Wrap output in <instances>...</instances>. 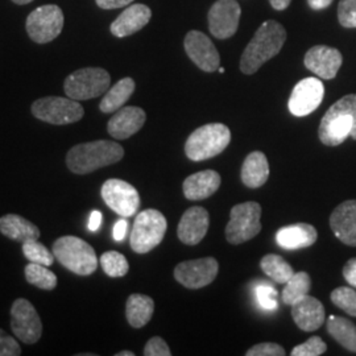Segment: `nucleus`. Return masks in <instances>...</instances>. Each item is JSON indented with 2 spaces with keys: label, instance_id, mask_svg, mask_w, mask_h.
Here are the masks:
<instances>
[{
  "label": "nucleus",
  "instance_id": "a211bd4d",
  "mask_svg": "<svg viewBox=\"0 0 356 356\" xmlns=\"http://www.w3.org/2000/svg\"><path fill=\"white\" fill-rule=\"evenodd\" d=\"M210 226L209 211L201 206L188 209L178 223V239L186 245H197L202 242Z\"/></svg>",
  "mask_w": 356,
  "mask_h": 356
},
{
  "label": "nucleus",
  "instance_id": "f3484780",
  "mask_svg": "<svg viewBox=\"0 0 356 356\" xmlns=\"http://www.w3.org/2000/svg\"><path fill=\"white\" fill-rule=\"evenodd\" d=\"M305 66L316 76L322 79H332L335 78L342 63V53L326 45H316L312 49L306 51Z\"/></svg>",
  "mask_w": 356,
  "mask_h": 356
},
{
  "label": "nucleus",
  "instance_id": "09e8293b",
  "mask_svg": "<svg viewBox=\"0 0 356 356\" xmlns=\"http://www.w3.org/2000/svg\"><path fill=\"white\" fill-rule=\"evenodd\" d=\"M15 4H19V6H26V4H29V3H32L33 0H13Z\"/></svg>",
  "mask_w": 356,
  "mask_h": 356
},
{
  "label": "nucleus",
  "instance_id": "cd10ccee",
  "mask_svg": "<svg viewBox=\"0 0 356 356\" xmlns=\"http://www.w3.org/2000/svg\"><path fill=\"white\" fill-rule=\"evenodd\" d=\"M135 89H136V83L132 78L126 76V78L120 79L119 82L115 83L111 89L106 91L101 104H99L101 111L104 114L116 113L119 108H122L128 102V99L131 98Z\"/></svg>",
  "mask_w": 356,
  "mask_h": 356
},
{
  "label": "nucleus",
  "instance_id": "20e7f679",
  "mask_svg": "<svg viewBox=\"0 0 356 356\" xmlns=\"http://www.w3.org/2000/svg\"><path fill=\"white\" fill-rule=\"evenodd\" d=\"M231 141V131L223 123H209L197 128L185 143L186 157L204 161L223 152Z\"/></svg>",
  "mask_w": 356,
  "mask_h": 356
},
{
  "label": "nucleus",
  "instance_id": "f257e3e1",
  "mask_svg": "<svg viewBox=\"0 0 356 356\" xmlns=\"http://www.w3.org/2000/svg\"><path fill=\"white\" fill-rule=\"evenodd\" d=\"M286 41V31L280 23L267 20L254 32L241 58L243 74H254L263 65L280 53Z\"/></svg>",
  "mask_w": 356,
  "mask_h": 356
},
{
  "label": "nucleus",
  "instance_id": "ea45409f",
  "mask_svg": "<svg viewBox=\"0 0 356 356\" xmlns=\"http://www.w3.org/2000/svg\"><path fill=\"white\" fill-rule=\"evenodd\" d=\"M22 355V348L17 341L0 329V356Z\"/></svg>",
  "mask_w": 356,
  "mask_h": 356
},
{
  "label": "nucleus",
  "instance_id": "39448f33",
  "mask_svg": "<svg viewBox=\"0 0 356 356\" xmlns=\"http://www.w3.org/2000/svg\"><path fill=\"white\" fill-rule=\"evenodd\" d=\"M54 257L63 267L79 276H89L98 268V259L89 243L76 236H63L53 244Z\"/></svg>",
  "mask_w": 356,
  "mask_h": 356
},
{
  "label": "nucleus",
  "instance_id": "37998d69",
  "mask_svg": "<svg viewBox=\"0 0 356 356\" xmlns=\"http://www.w3.org/2000/svg\"><path fill=\"white\" fill-rule=\"evenodd\" d=\"M134 0H95L97 6L102 10H116L127 7Z\"/></svg>",
  "mask_w": 356,
  "mask_h": 356
},
{
  "label": "nucleus",
  "instance_id": "e433bc0d",
  "mask_svg": "<svg viewBox=\"0 0 356 356\" xmlns=\"http://www.w3.org/2000/svg\"><path fill=\"white\" fill-rule=\"evenodd\" d=\"M338 20L344 28H356V0H341Z\"/></svg>",
  "mask_w": 356,
  "mask_h": 356
},
{
  "label": "nucleus",
  "instance_id": "a878e982",
  "mask_svg": "<svg viewBox=\"0 0 356 356\" xmlns=\"http://www.w3.org/2000/svg\"><path fill=\"white\" fill-rule=\"evenodd\" d=\"M269 177V165L267 156L254 151L250 153L242 166V181L247 188L257 189L263 186Z\"/></svg>",
  "mask_w": 356,
  "mask_h": 356
},
{
  "label": "nucleus",
  "instance_id": "9d476101",
  "mask_svg": "<svg viewBox=\"0 0 356 356\" xmlns=\"http://www.w3.org/2000/svg\"><path fill=\"white\" fill-rule=\"evenodd\" d=\"M64 22V13L58 6L45 4L28 15L26 33L36 44H48L61 35Z\"/></svg>",
  "mask_w": 356,
  "mask_h": 356
},
{
  "label": "nucleus",
  "instance_id": "393cba45",
  "mask_svg": "<svg viewBox=\"0 0 356 356\" xmlns=\"http://www.w3.org/2000/svg\"><path fill=\"white\" fill-rule=\"evenodd\" d=\"M0 232L15 242L26 243L38 241L40 229L36 225L23 216L7 214L0 218Z\"/></svg>",
  "mask_w": 356,
  "mask_h": 356
},
{
  "label": "nucleus",
  "instance_id": "8fccbe9b",
  "mask_svg": "<svg viewBox=\"0 0 356 356\" xmlns=\"http://www.w3.org/2000/svg\"><path fill=\"white\" fill-rule=\"evenodd\" d=\"M116 356H135V354L132 351H120L116 354Z\"/></svg>",
  "mask_w": 356,
  "mask_h": 356
},
{
  "label": "nucleus",
  "instance_id": "9b49d317",
  "mask_svg": "<svg viewBox=\"0 0 356 356\" xmlns=\"http://www.w3.org/2000/svg\"><path fill=\"white\" fill-rule=\"evenodd\" d=\"M103 201L118 216H135L140 207V195L138 191L126 181L111 178L102 185Z\"/></svg>",
  "mask_w": 356,
  "mask_h": 356
},
{
  "label": "nucleus",
  "instance_id": "c85d7f7f",
  "mask_svg": "<svg viewBox=\"0 0 356 356\" xmlns=\"http://www.w3.org/2000/svg\"><path fill=\"white\" fill-rule=\"evenodd\" d=\"M327 331L347 351L356 354V325L344 317L331 316L327 319Z\"/></svg>",
  "mask_w": 356,
  "mask_h": 356
},
{
  "label": "nucleus",
  "instance_id": "c9c22d12",
  "mask_svg": "<svg viewBox=\"0 0 356 356\" xmlns=\"http://www.w3.org/2000/svg\"><path fill=\"white\" fill-rule=\"evenodd\" d=\"M327 350V344L325 343L319 337H312L305 343L296 346L291 353L292 356H319L323 355Z\"/></svg>",
  "mask_w": 356,
  "mask_h": 356
},
{
  "label": "nucleus",
  "instance_id": "2f4dec72",
  "mask_svg": "<svg viewBox=\"0 0 356 356\" xmlns=\"http://www.w3.org/2000/svg\"><path fill=\"white\" fill-rule=\"evenodd\" d=\"M24 273H26V281L40 289L53 291L57 286V276L51 272V269H48L42 264L29 261V264L24 269Z\"/></svg>",
  "mask_w": 356,
  "mask_h": 356
},
{
  "label": "nucleus",
  "instance_id": "4468645a",
  "mask_svg": "<svg viewBox=\"0 0 356 356\" xmlns=\"http://www.w3.org/2000/svg\"><path fill=\"white\" fill-rule=\"evenodd\" d=\"M241 15L242 8L236 0H216L207 15L211 35L219 40L232 38L238 31Z\"/></svg>",
  "mask_w": 356,
  "mask_h": 356
},
{
  "label": "nucleus",
  "instance_id": "bb28decb",
  "mask_svg": "<svg viewBox=\"0 0 356 356\" xmlns=\"http://www.w3.org/2000/svg\"><path fill=\"white\" fill-rule=\"evenodd\" d=\"M153 312H154V302L149 296L135 293L128 297L126 317H127L128 323L132 327L135 329L144 327L152 318Z\"/></svg>",
  "mask_w": 356,
  "mask_h": 356
},
{
  "label": "nucleus",
  "instance_id": "0eeeda50",
  "mask_svg": "<svg viewBox=\"0 0 356 356\" xmlns=\"http://www.w3.org/2000/svg\"><path fill=\"white\" fill-rule=\"evenodd\" d=\"M111 76L102 67H83L66 76L65 94L74 101H89L98 98L108 90Z\"/></svg>",
  "mask_w": 356,
  "mask_h": 356
},
{
  "label": "nucleus",
  "instance_id": "4be33fe9",
  "mask_svg": "<svg viewBox=\"0 0 356 356\" xmlns=\"http://www.w3.org/2000/svg\"><path fill=\"white\" fill-rule=\"evenodd\" d=\"M292 317L301 330L316 331L325 323L326 313L322 302L307 294L293 304Z\"/></svg>",
  "mask_w": 356,
  "mask_h": 356
},
{
  "label": "nucleus",
  "instance_id": "7c9ffc66",
  "mask_svg": "<svg viewBox=\"0 0 356 356\" xmlns=\"http://www.w3.org/2000/svg\"><path fill=\"white\" fill-rule=\"evenodd\" d=\"M312 280L309 273L297 272L289 280L286 281L285 288L282 291V301L286 305L292 306L294 302L300 301L310 292Z\"/></svg>",
  "mask_w": 356,
  "mask_h": 356
},
{
  "label": "nucleus",
  "instance_id": "423d86ee",
  "mask_svg": "<svg viewBox=\"0 0 356 356\" xmlns=\"http://www.w3.org/2000/svg\"><path fill=\"white\" fill-rule=\"evenodd\" d=\"M168 223L159 210L147 209L136 216L131 231V248L136 254H148L163 242Z\"/></svg>",
  "mask_w": 356,
  "mask_h": 356
},
{
  "label": "nucleus",
  "instance_id": "a18cd8bd",
  "mask_svg": "<svg viewBox=\"0 0 356 356\" xmlns=\"http://www.w3.org/2000/svg\"><path fill=\"white\" fill-rule=\"evenodd\" d=\"M101 223H102V214H101V211H98V210L92 211L91 216H90L89 226H88L90 231H92V232L98 231V229L101 227Z\"/></svg>",
  "mask_w": 356,
  "mask_h": 356
},
{
  "label": "nucleus",
  "instance_id": "f8f14e48",
  "mask_svg": "<svg viewBox=\"0 0 356 356\" xmlns=\"http://www.w3.org/2000/svg\"><path fill=\"white\" fill-rule=\"evenodd\" d=\"M11 329L23 343L35 344L42 335L38 310L26 298H17L11 307Z\"/></svg>",
  "mask_w": 356,
  "mask_h": 356
},
{
  "label": "nucleus",
  "instance_id": "f03ea898",
  "mask_svg": "<svg viewBox=\"0 0 356 356\" xmlns=\"http://www.w3.org/2000/svg\"><path fill=\"white\" fill-rule=\"evenodd\" d=\"M123 156V147L115 141H91L74 145L66 154V165L74 175H89L119 163Z\"/></svg>",
  "mask_w": 356,
  "mask_h": 356
},
{
  "label": "nucleus",
  "instance_id": "a19ab883",
  "mask_svg": "<svg viewBox=\"0 0 356 356\" xmlns=\"http://www.w3.org/2000/svg\"><path fill=\"white\" fill-rule=\"evenodd\" d=\"M144 355L145 356H170V348L166 344L165 341L160 337L151 338L145 347H144Z\"/></svg>",
  "mask_w": 356,
  "mask_h": 356
},
{
  "label": "nucleus",
  "instance_id": "c756f323",
  "mask_svg": "<svg viewBox=\"0 0 356 356\" xmlns=\"http://www.w3.org/2000/svg\"><path fill=\"white\" fill-rule=\"evenodd\" d=\"M260 267L268 277L276 281L277 284H286V281L294 275L291 264L286 263V260L279 254H266L260 261Z\"/></svg>",
  "mask_w": 356,
  "mask_h": 356
},
{
  "label": "nucleus",
  "instance_id": "f704fd0d",
  "mask_svg": "<svg viewBox=\"0 0 356 356\" xmlns=\"http://www.w3.org/2000/svg\"><path fill=\"white\" fill-rule=\"evenodd\" d=\"M332 304L342 309L351 317H356V292L355 289L348 286H339L331 292Z\"/></svg>",
  "mask_w": 356,
  "mask_h": 356
},
{
  "label": "nucleus",
  "instance_id": "49530a36",
  "mask_svg": "<svg viewBox=\"0 0 356 356\" xmlns=\"http://www.w3.org/2000/svg\"><path fill=\"white\" fill-rule=\"evenodd\" d=\"M332 3V0H307V4L312 10L319 11V10H325Z\"/></svg>",
  "mask_w": 356,
  "mask_h": 356
},
{
  "label": "nucleus",
  "instance_id": "6e6552de",
  "mask_svg": "<svg viewBox=\"0 0 356 356\" xmlns=\"http://www.w3.org/2000/svg\"><path fill=\"white\" fill-rule=\"evenodd\" d=\"M32 114L38 120L54 124V126H66L79 122L85 110L81 103L72 98L63 97H45L33 102Z\"/></svg>",
  "mask_w": 356,
  "mask_h": 356
},
{
  "label": "nucleus",
  "instance_id": "4c0bfd02",
  "mask_svg": "<svg viewBox=\"0 0 356 356\" xmlns=\"http://www.w3.org/2000/svg\"><path fill=\"white\" fill-rule=\"evenodd\" d=\"M256 297L259 304L266 310L277 309V291L270 285H260L256 289Z\"/></svg>",
  "mask_w": 356,
  "mask_h": 356
},
{
  "label": "nucleus",
  "instance_id": "6ab92c4d",
  "mask_svg": "<svg viewBox=\"0 0 356 356\" xmlns=\"http://www.w3.org/2000/svg\"><path fill=\"white\" fill-rule=\"evenodd\" d=\"M145 120L147 114L140 107H122L108 120L107 131L116 140H126L140 131Z\"/></svg>",
  "mask_w": 356,
  "mask_h": 356
},
{
  "label": "nucleus",
  "instance_id": "ddd939ff",
  "mask_svg": "<svg viewBox=\"0 0 356 356\" xmlns=\"http://www.w3.org/2000/svg\"><path fill=\"white\" fill-rule=\"evenodd\" d=\"M219 264L214 257H204L179 263L175 268V279L188 289H201L216 280Z\"/></svg>",
  "mask_w": 356,
  "mask_h": 356
},
{
  "label": "nucleus",
  "instance_id": "72a5a7b5",
  "mask_svg": "<svg viewBox=\"0 0 356 356\" xmlns=\"http://www.w3.org/2000/svg\"><path fill=\"white\" fill-rule=\"evenodd\" d=\"M23 254L31 263H38L45 267H51L54 261V254L38 241L23 243Z\"/></svg>",
  "mask_w": 356,
  "mask_h": 356
},
{
  "label": "nucleus",
  "instance_id": "c03bdc74",
  "mask_svg": "<svg viewBox=\"0 0 356 356\" xmlns=\"http://www.w3.org/2000/svg\"><path fill=\"white\" fill-rule=\"evenodd\" d=\"M128 222L126 219H119L114 226V239L116 242H122L127 234Z\"/></svg>",
  "mask_w": 356,
  "mask_h": 356
},
{
  "label": "nucleus",
  "instance_id": "412c9836",
  "mask_svg": "<svg viewBox=\"0 0 356 356\" xmlns=\"http://www.w3.org/2000/svg\"><path fill=\"white\" fill-rule=\"evenodd\" d=\"M152 11L145 4H132L111 23L110 31L115 38H127L141 31L151 22Z\"/></svg>",
  "mask_w": 356,
  "mask_h": 356
},
{
  "label": "nucleus",
  "instance_id": "aec40b11",
  "mask_svg": "<svg viewBox=\"0 0 356 356\" xmlns=\"http://www.w3.org/2000/svg\"><path fill=\"white\" fill-rule=\"evenodd\" d=\"M330 227L341 242L356 247V200L337 206L330 216Z\"/></svg>",
  "mask_w": 356,
  "mask_h": 356
},
{
  "label": "nucleus",
  "instance_id": "1a4fd4ad",
  "mask_svg": "<svg viewBox=\"0 0 356 356\" xmlns=\"http://www.w3.org/2000/svg\"><path fill=\"white\" fill-rule=\"evenodd\" d=\"M261 206L257 202H244L231 209L226 227L227 242L238 245L254 239L261 231Z\"/></svg>",
  "mask_w": 356,
  "mask_h": 356
},
{
  "label": "nucleus",
  "instance_id": "5701e85b",
  "mask_svg": "<svg viewBox=\"0 0 356 356\" xmlns=\"http://www.w3.org/2000/svg\"><path fill=\"white\" fill-rule=\"evenodd\" d=\"M220 182V175L216 170H202L186 178L182 184V191L188 200L202 201L219 189Z\"/></svg>",
  "mask_w": 356,
  "mask_h": 356
},
{
  "label": "nucleus",
  "instance_id": "dca6fc26",
  "mask_svg": "<svg viewBox=\"0 0 356 356\" xmlns=\"http://www.w3.org/2000/svg\"><path fill=\"white\" fill-rule=\"evenodd\" d=\"M184 48L194 64L206 73L219 69L220 56L213 41L200 31H191L184 40Z\"/></svg>",
  "mask_w": 356,
  "mask_h": 356
},
{
  "label": "nucleus",
  "instance_id": "2eb2a0df",
  "mask_svg": "<svg viewBox=\"0 0 356 356\" xmlns=\"http://www.w3.org/2000/svg\"><path fill=\"white\" fill-rule=\"evenodd\" d=\"M325 86L318 78L310 76L300 81L293 89L288 107L294 116H306L314 113L323 101Z\"/></svg>",
  "mask_w": 356,
  "mask_h": 356
},
{
  "label": "nucleus",
  "instance_id": "7ed1b4c3",
  "mask_svg": "<svg viewBox=\"0 0 356 356\" xmlns=\"http://www.w3.org/2000/svg\"><path fill=\"white\" fill-rule=\"evenodd\" d=\"M318 136L327 147H338L350 136L356 140V94L344 95L331 106L321 120Z\"/></svg>",
  "mask_w": 356,
  "mask_h": 356
},
{
  "label": "nucleus",
  "instance_id": "b1692460",
  "mask_svg": "<svg viewBox=\"0 0 356 356\" xmlns=\"http://www.w3.org/2000/svg\"><path fill=\"white\" fill-rule=\"evenodd\" d=\"M318 232L314 226L307 223H296L282 227L276 232V242L284 250L307 248L317 242Z\"/></svg>",
  "mask_w": 356,
  "mask_h": 356
},
{
  "label": "nucleus",
  "instance_id": "473e14b6",
  "mask_svg": "<svg viewBox=\"0 0 356 356\" xmlns=\"http://www.w3.org/2000/svg\"><path fill=\"white\" fill-rule=\"evenodd\" d=\"M101 266L103 272L108 277H123L129 270V264L124 254L116 251H107L101 256Z\"/></svg>",
  "mask_w": 356,
  "mask_h": 356
},
{
  "label": "nucleus",
  "instance_id": "58836bf2",
  "mask_svg": "<svg viewBox=\"0 0 356 356\" xmlns=\"http://www.w3.org/2000/svg\"><path fill=\"white\" fill-rule=\"evenodd\" d=\"M247 356H284L285 348L277 343H260L251 347L247 353Z\"/></svg>",
  "mask_w": 356,
  "mask_h": 356
},
{
  "label": "nucleus",
  "instance_id": "de8ad7c7",
  "mask_svg": "<svg viewBox=\"0 0 356 356\" xmlns=\"http://www.w3.org/2000/svg\"><path fill=\"white\" fill-rule=\"evenodd\" d=\"M269 3L276 11H284L291 6L292 0H269Z\"/></svg>",
  "mask_w": 356,
  "mask_h": 356
},
{
  "label": "nucleus",
  "instance_id": "3c124183",
  "mask_svg": "<svg viewBox=\"0 0 356 356\" xmlns=\"http://www.w3.org/2000/svg\"><path fill=\"white\" fill-rule=\"evenodd\" d=\"M218 70H219V73H225V69H223V67H219Z\"/></svg>",
  "mask_w": 356,
  "mask_h": 356
},
{
  "label": "nucleus",
  "instance_id": "79ce46f5",
  "mask_svg": "<svg viewBox=\"0 0 356 356\" xmlns=\"http://www.w3.org/2000/svg\"><path fill=\"white\" fill-rule=\"evenodd\" d=\"M344 280L350 284V286L356 289V257L350 259L343 267Z\"/></svg>",
  "mask_w": 356,
  "mask_h": 356
}]
</instances>
